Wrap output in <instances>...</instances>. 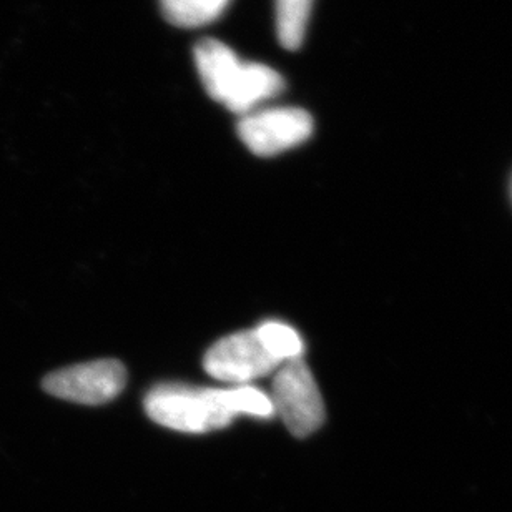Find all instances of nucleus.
Masks as SVG:
<instances>
[{
  "instance_id": "f257e3e1",
  "label": "nucleus",
  "mask_w": 512,
  "mask_h": 512,
  "mask_svg": "<svg viewBox=\"0 0 512 512\" xmlns=\"http://www.w3.org/2000/svg\"><path fill=\"white\" fill-rule=\"evenodd\" d=\"M203 87L215 102L230 112L247 115L285 90V80L275 69L256 62H242L227 44L203 39L193 50Z\"/></svg>"
},
{
  "instance_id": "f03ea898",
  "label": "nucleus",
  "mask_w": 512,
  "mask_h": 512,
  "mask_svg": "<svg viewBox=\"0 0 512 512\" xmlns=\"http://www.w3.org/2000/svg\"><path fill=\"white\" fill-rule=\"evenodd\" d=\"M148 418L180 433L202 434L227 428L237 418L228 404L227 388L192 384H158L145 398Z\"/></svg>"
},
{
  "instance_id": "7ed1b4c3",
  "label": "nucleus",
  "mask_w": 512,
  "mask_h": 512,
  "mask_svg": "<svg viewBox=\"0 0 512 512\" xmlns=\"http://www.w3.org/2000/svg\"><path fill=\"white\" fill-rule=\"evenodd\" d=\"M270 398L275 414L296 438H306L325 423V403L315 376L303 358L286 361L275 371Z\"/></svg>"
},
{
  "instance_id": "20e7f679",
  "label": "nucleus",
  "mask_w": 512,
  "mask_h": 512,
  "mask_svg": "<svg viewBox=\"0 0 512 512\" xmlns=\"http://www.w3.org/2000/svg\"><path fill=\"white\" fill-rule=\"evenodd\" d=\"M315 122L306 110L275 107L243 115L238 137L256 157H275L311 137Z\"/></svg>"
},
{
  "instance_id": "39448f33",
  "label": "nucleus",
  "mask_w": 512,
  "mask_h": 512,
  "mask_svg": "<svg viewBox=\"0 0 512 512\" xmlns=\"http://www.w3.org/2000/svg\"><path fill=\"white\" fill-rule=\"evenodd\" d=\"M203 366L215 380L240 386L275 373L281 363L268 353L256 331L248 330L217 341L203 358Z\"/></svg>"
},
{
  "instance_id": "423d86ee",
  "label": "nucleus",
  "mask_w": 512,
  "mask_h": 512,
  "mask_svg": "<svg viewBox=\"0 0 512 512\" xmlns=\"http://www.w3.org/2000/svg\"><path fill=\"white\" fill-rule=\"evenodd\" d=\"M127 370L117 360H97L54 371L42 381L45 393L79 404L109 403L124 391Z\"/></svg>"
},
{
  "instance_id": "0eeeda50",
  "label": "nucleus",
  "mask_w": 512,
  "mask_h": 512,
  "mask_svg": "<svg viewBox=\"0 0 512 512\" xmlns=\"http://www.w3.org/2000/svg\"><path fill=\"white\" fill-rule=\"evenodd\" d=\"M232 0H160L163 15L180 29H197L212 24Z\"/></svg>"
},
{
  "instance_id": "6e6552de",
  "label": "nucleus",
  "mask_w": 512,
  "mask_h": 512,
  "mask_svg": "<svg viewBox=\"0 0 512 512\" xmlns=\"http://www.w3.org/2000/svg\"><path fill=\"white\" fill-rule=\"evenodd\" d=\"M313 0H276V34L288 50L300 49L310 22Z\"/></svg>"
},
{
  "instance_id": "1a4fd4ad",
  "label": "nucleus",
  "mask_w": 512,
  "mask_h": 512,
  "mask_svg": "<svg viewBox=\"0 0 512 512\" xmlns=\"http://www.w3.org/2000/svg\"><path fill=\"white\" fill-rule=\"evenodd\" d=\"M255 331L268 353L280 361L281 365L286 361L303 358L305 343L293 326L281 321H265Z\"/></svg>"
},
{
  "instance_id": "9d476101",
  "label": "nucleus",
  "mask_w": 512,
  "mask_h": 512,
  "mask_svg": "<svg viewBox=\"0 0 512 512\" xmlns=\"http://www.w3.org/2000/svg\"><path fill=\"white\" fill-rule=\"evenodd\" d=\"M227 398L235 416L245 414L258 419H271L275 416V406L270 394L255 388L252 384H240L227 388Z\"/></svg>"
}]
</instances>
